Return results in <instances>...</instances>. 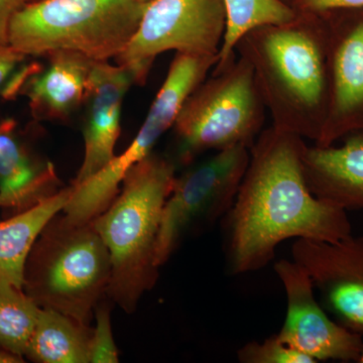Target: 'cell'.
Wrapping results in <instances>:
<instances>
[{
  "instance_id": "1",
  "label": "cell",
  "mask_w": 363,
  "mask_h": 363,
  "mask_svg": "<svg viewBox=\"0 0 363 363\" xmlns=\"http://www.w3.org/2000/svg\"><path fill=\"white\" fill-rule=\"evenodd\" d=\"M307 143L271 126L250 147V162L226 215V257L234 274L269 264L291 238L336 242L351 235L347 211L316 197L304 173Z\"/></svg>"
},
{
  "instance_id": "2",
  "label": "cell",
  "mask_w": 363,
  "mask_h": 363,
  "mask_svg": "<svg viewBox=\"0 0 363 363\" xmlns=\"http://www.w3.org/2000/svg\"><path fill=\"white\" fill-rule=\"evenodd\" d=\"M252 66L272 126L319 142L329 104L328 50L321 13H297L252 28L235 45Z\"/></svg>"
},
{
  "instance_id": "3",
  "label": "cell",
  "mask_w": 363,
  "mask_h": 363,
  "mask_svg": "<svg viewBox=\"0 0 363 363\" xmlns=\"http://www.w3.org/2000/svg\"><path fill=\"white\" fill-rule=\"evenodd\" d=\"M176 169L169 157L150 155L130 169L116 199L92 220L111 255L106 294L126 313L135 311L159 278L157 234Z\"/></svg>"
},
{
  "instance_id": "4",
  "label": "cell",
  "mask_w": 363,
  "mask_h": 363,
  "mask_svg": "<svg viewBox=\"0 0 363 363\" xmlns=\"http://www.w3.org/2000/svg\"><path fill=\"white\" fill-rule=\"evenodd\" d=\"M111 276L108 250L93 222L57 214L28 253L23 291L42 309L90 326Z\"/></svg>"
},
{
  "instance_id": "5",
  "label": "cell",
  "mask_w": 363,
  "mask_h": 363,
  "mask_svg": "<svg viewBox=\"0 0 363 363\" xmlns=\"http://www.w3.org/2000/svg\"><path fill=\"white\" fill-rule=\"evenodd\" d=\"M145 6L138 0H35L13 16L9 47L26 57L75 52L109 61L133 39Z\"/></svg>"
},
{
  "instance_id": "6",
  "label": "cell",
  "mask_w": 363,
  "mask_h": 363,
  "mask_svg": "<svg viewBox=\"0 0 363 363\" xmlns=\"http://www.w3.org/2000/svg\"><path fill=\"white\" fill-rule=\"evenodd\" d=\"M267 108L247 59L236 54L212 72L188 97L177 117L175 160L193 164L205 152L234 145L252 147L262 131Z\"/></svg>"
},
{
  "instance_id": "7",
  "label": "cell",
  "mask_w": 363,
  "mask_h": 363,
  "mask_svg": "<svg viewBox=\"0 0 363 363\" xmlns=\"http://www.w3.org/2000/svg\"><path fill=\"white\" fill-rule=\"evenodd\" d=\"M208 73L209 67L204 60L176 54L130 147L89 180L77 187L71 185L73 192L64 208V214L80 223L92 221L101 214L118 195L121 184L130 169L152 155L162 136L173 128L186 100L206 79Z\"/></svg>"
},
{
  "instance_id": "8",
  "label": "cell",
  "mask_w": 363,
  "mask_h": 363,
  "mask_svg": "<svg viewBox=\"0 0 363 363\" xmlns=\"http://www.w3.org/2000/svg\"><path fill=\"white\" fill-rule=\"evenodd\" d=\"M226 26L223 0H152L116 62L130 72L133 84L145 85L162 52L218 56Z\"/></svg>"
},
{
  "instance_id": "9",
  "label": "cell",
  "mask_w": 363,
  "mask_h": 363,
  "mask_svg": "<svg viewBox=\"0 0 363 363\" xmlns=\"http://www.w3.org/2000/svg\"><path fill=\"white\" fill-rule=\"evenodd\" d=\"M250 156V147L234 145L215 152L176 176L164 203L157 234V267L168 262L192 229L225 218L238 195Z\"/></svg>"
},
{
  "instance_id": "10",
  "label": "cell",
  "mask_w": 363,
  "mask_h": 363,
  "mask_svg": "<svg viewBox=\"0 0 363 363\" xmlns=\"http://www.w3.org/2000/svg\"><path fill=\"white\" fill-rule=\"evenodd\" d=\"M327 33L330 104L319 142L328 147L363 130V7L322 13Z\"/></svg>"
},
{
  "instance_id": "11",
  "label": "cell",
  "mask_w": 363,
  "mask_h": 363,
  "mask_svg": "<svg viewBox=\"0 0 363 363\" xmlns=\"http://www.w3.org/2000/svg\"><path fill=\"white\" fill-rule=\"evenodd\" d=\"M286 295L285 323L279 338L315 362L340 360L362 363L363 337L327 316L315 298L314 285L294 260L274 264Z\"/></svg>"
},
{
  "instance_id": "12",
  "label": "cell",
  "mask_w": 363,
  "mask_h": 363,
  "mask_svg": "<svg viewBox=\"0 0 363 363\" xmlns=\"http://www.w3.org/2000/svg\"><path fill=\"white\" fill-rule=\"evenodd\" d=\"M292 257L336 321L363 337V236L351 234L336 242L296 240Z\"/></svg>"
},
{
  "instance_id": "13",
  "label": "cell",
  "mask_w": 363,
  "mask_h": 363,
  "mask_svg": "<svg viewBox=\"0 0 363 363\" xmlns=\"http://www.w3.org/2000/svg\"><path fill=\"white\" fill-rule=\"evenodd\" d=\"M133 85L130 72L123 67L93 62L82 105L84 157L71 183L73 187L96 175L116 157L124 98Z\"/></svg>"
},
{
  "instance_id": "14",
  "label": "cell",
  "mask_w": 363,
  "mask_h": 363,
  "mask_svg": "<svg viewBox=\"0 0 363 363\" xmlns=\"http://www.w3.org/2000/svg\"><path fill=\"white\" fill-rule=\"evenodd\" d=\"M340 145L306 147L303 166L310 191L346 211L363 212V130L341 138Z\"/></svg>"
},
{
  "instance_id": "15",
  "label": "cell",
  "mask_w": 363,
  "mask_h": 363,
  "mask_svg": "<svg viewBox=\"0 0 363 363\" xmlns=\"http://www.w3.org/2000/svg\"><path fill=\"white\" fill-rule=\"evenodd\" d=\"M54 164L42 161L21 142L11 119L0 123V208L18 214L61 190Z\"/></svg>"
},
{
  "instance_id": "16",
  "label": "cell",
  "mask_w": 363,
  "mask_h": 363,
  "mask_svg": "<svg viewBox=\"0 0 363 363\" xmlns=\"http://www.w3.org/2000/svg\"><path fill=\"white\" fill-rule=\"evenodd\" d=\"M48 65L28 78L26 95L38 121H67L82 107L92 60L75 52L45 57Z\"/></svg>"
},
{
  "instance_id": "17",
  "label": "cell",
  "mask_w": 363,
  "mask_h": 363,
  "mask_svg": "<svg viewBox=\"0 0 363 363\" xmlns=\"http://www.w3.org/2000/svg\"><path fill=\"white\" fill-rule=\"evenodd\" d=\"M73 187L62 188L56 195L26 211L0 221V278L23 289L28 253L45 226L63 212Z\"/></svg>"
},
{
  "instance_id": "18",
  "label": "cell",
  "mask_w": 363,
  "mask_h": 363,
  "mask_svg": "<svg viewBox=\"0 0 363 363\" xmlns=\"http://www.w3.org/2000/svg\"><path fill=\"white\" fill-rule=\"evenodd\" d=\"M91 334L90 326L40 308L25 357L39 363H89Z\"/></svg>"
},
{
  "instance_id": "19",
  "label": "cell",
  "mask_w": 363,
  "mask_h": 363,
  "mask_svg": "<svg viewBox=\"0 0 363 363\" xmlns=\"http://www.w3.org/2000/svg\"><path fill=\"white\" fill-rule=\"evenodd\" d=\"M227 14L225 35L218 60L212 72H217L236 57L235 45L252 28L292 21L297 11L284 0H223Z\"/></svg>"
},
{
  "instance_id": "20",
  "label": "cell",
  "mask_w": 363,
  "mask_h": 363,
  "mask_svg": "<svg viewBox=\"0 0 363 363\" xmlns=\"http://www.w3.org/2000/svg\"><path fill=\"white\" fill-rule=\"evenodd\" d=\"M40 311L23 289L0 278V348L25 357Z\"/></svg>"
},
{
  "instance_id": "21",
  "label": "cell",
  "mask_w": 363,
  "mask_h": 363,
  "mask_svg": "<svg viewBox=\"0 0 363 363\" xmlns=\"http://www.w3.org/2000/svg\"><path fill=\"white\" fill-rule=\"evenodd\" d=\"M241 363H316L312 358L294 350L279 338L278 334L264 342H250L238 351Z\"/></svg>"
},
{
  "instance_id": "22",
  "label": "cell",
  "mask_w": 363,
  "mask_h": 363,
  "mask_svg": "<svg viewBox=\"0 0 363 363\" xmlns=\"http://www.w3.org/2000/svg\"><path fill=\"white\" fill-rule=\"evenodd\" d=\"M96 326L92 329L90 339L89 363H116L118 350L112 333L111 310L107 306L95 308Z\"/></svg>"
},
{
  "instance_id": "23",
  "label": "cell",
  "mask_w": 363,
  "mask_h": 363,
  "mask_svg": "<svg viewBox=\"0 0 363 363\" xmlns=\"http://www.w3.org/2000/svg\"><path fill=\"white\" fill-rule=\"evenodd\" d=\"M297 13H322L338 9L363 7V0H290Z\"/></svg>"
},
{
  "instance_id": "24",
  "label": "cell",
  "mask_w": 363,
  "mask_h": 363,
  "mask_svg": "<svg viewBox=\"0 0 363 363\" xmlns=\"http://www.w3.org/2000/svg\"><path fill=\"white\" fill-rule=\"evenodd\" d=\"M32 0H0V48L9 47V28L13 16Z\"/></svg>"
},
{
  "instance_id": "25",
  "label": "cell",
  "mask_w": 363,
  "mask_h": 363,
  "mask_svg": "<svg viewBox=\"0 0 363 363\" xmlns=\"http://www.w3.org/2000/svg\"><path fill=\"white\" fill-rule=\"evenodd\" d=\"M25 58V55L14 51L11 47L0 48V86L9 80Z\"/></svg>"
},
{
  "instance_id": "26",
  "label": "cell",
  "mask_w": 363,
  "mask_h": 363,
  "mask_svg": "<svg viewBox=\"0 0 363 363\" xmlns=\"http://www.w3.org/2000/svg\"><path fill=\"white\" fill-rule=\"evenodd\" d=\"M23 362H25L23 358L16 357V355L11 354L0 348V363H21Z\"/></svg>"
},
{
  "instance_id": "27",
  "label": "cell",
  "mask_w": 363,
  "mask_h": 363,
  "mask_svg": "<svg viewBox=\"0 0 363 363\" xmlns=\"http://www.w3.org/2000/svg\"><path fill=\"white\" fill-rule=\"evenodd\" d=\"M138 1L142 2L143 4H150V1H152V0H138Z\"/></svg>"
},
{
  "instance_id": "28",
  "label": "cell",
  "mask_w": 363,
  "mask_h": 363,
  "mask_svg": "<svg viewBox=\"0 0 363 363\" xmlns=\"http://www.w3.org/2000/svg\"><path fill=\"white\" fill-rule=\"evenodd\" d=\"M284 1L288 2L289 4V2H290V0H284Z\"/></svg>"
},
{
  "instance_id": "29",
  "label": "cell",
  "mask_w": 363,
  "mask_h": 363,
  "mask_svg": "<svg viewBox=\"0 0 363 363\" xmlns=\"http://www.w3.org/2000/svg\"><path fill=\"white\" fill-rule=\"evenodd\" d=\"M32 1H35V0H32Z\"/></svg>"
}]
</instances>
